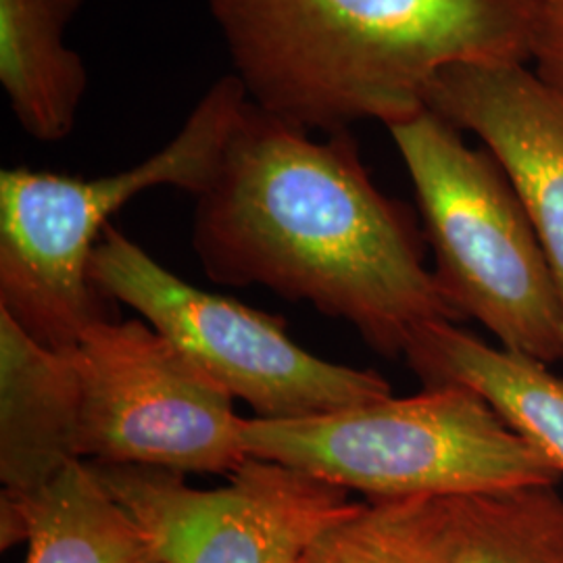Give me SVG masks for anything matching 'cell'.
<instances>
[{
  "instance_id": "obj_1",
  "label": "cell",
  "mask_w": 563,
  "mask_h": 563,
  "mask_svg": "<svg viewBox=\"0 0 563 563\" xmlns=\"http://www.w3.org/2000/svg\"><path fill=\"white\" fill-rule=\"evenodd\" d=\"M192 246L211 280L309 302L390 360L423 325L462 322L349 130L313 141L253 102L197 195Z\"/></svg>"
},
{
  "instance_id": "obj_2",
  "label": "cell",
  "mask_w": 563,
  "mask_h": 563,
  "mask_svg": "<svg viewBox=\"0 0 563 563\" xmlns=\"http://www.w3.org/2000/svg\"><path fill=\"white\" fill-rule=\"evenodd\" d=\"M249 101L301 130L428 111L444 69L532 60L539 0H207Z\"/></svg>"
},
{
  "instance_id": "obj_3",
  "label": "cell",
  "mask_w": 563,
  "mask_h": 563,
  "mask_svg": "<svg viewBox=\"0 0 563 563\" xmlns=\"http://www.w3.org/2000/svg\"><path fill=\"white\" fill-rule=\"evenodd\" d=\"M249 95L234 74L213 81L178 134L144 162L102 178L30 167L0 172V311L51 351L74 346L107 318L90 280L109 220L153 188L199 195L222 159Z\"/></svg>"
},
{
  "instance_id": "obj_4",
  "label": "cell",
  "mask_w": 563,
  "mask_h": 563,
  "mask_svg": "<svg viewBox=\"0 0 563 563\" xmlns=\"http://www.w3.org/2000/svg\"><path fill=\"white\" fill-rule=\"evenodd\" d=\"M249 457L295 467L367 501L555 486L562 474L474 390L444 384L299 420H244Z\"/></svg>"
},
{
  "instance_id": "obj_5",
  "label": "cell",
  "mask_w": 563,
  "mask_h": 563,
  "mask_svg": "<svg viewBox=\"0 0 563 563\" xmlns=\"http://www.w3.org/2000/svg\"><path fill=\"white\" fill-rule=\"evenodd\" d=\"M422 213L434 278L501 349L563 362V301L534 225L490 153L432 111L388 128Z\"/></svg>"
},
{
  "instance_id": "obj_6",
  "label": "cell",
  "mask_w": 563,
  "mask_h": 563,
  "mask_svg": "<svg viewBox=\"0 0 563 563\" xmlns=\"http://www.w3.org/2000/svg\"><path fill=\"white\" fill-rule=\"evenodd\" d=\"M90 280L102 297L139 311L262 420H299L393 397L380 374L320 360L286 334L280 318L181 280L115 225L95 249Z\"/></svg>"
},
{
  "instance_id": "obj_7",
  "label": "cell",
  "mask_w": 563,
  "mask_h": 563,
  "mask_svg": "<svg viewBox=\"0 0 563 563\" xmlns=\"http://www.w3.org/2000/svg\"><path fill=\"white\" fill-rule=\"evenodd\" d=\"M65 351L81 462L232 476L249 460L234 399L153 325L102 318Z\"/></svg>"
},
{
  "instance_id": "obj_8",
  "label": "cell",
  "mask_w": 563,
  "mask_h": 563,
  "mask_svg": "<svg viewBox=\"0 0 563 563\" xmlns=\"http://www.w3.org/2000/svg\"><path fill=\"white\" fill-rule=\"evenodd\" d=\"M92 465L162 563H297L357 505L346 488L255 457L213 490L162 467Z\"/></svg>"
},
{
  "instance_id": "obj_9",
  "label": "cell",
  "mask_w": 563,
  "mask_h": 563,
  "mask_svg": "<svg viewBox=\"0 0 563 563\" xmlns=\"http://www.w3.org/2000/svg\"><path fill=\"white\" fill-rule=\"evenodd\" d=\"M428 111L474 132L514 186L543 244L563 301V99L526 65L444 69Z\"/></svg>"
},
{
  "instance_id": "obj_10",
  "label": "cell",
  "mask_w": 563,
  "mask_h": 563,
  "mask_svg": "<svg viewBox=\"0 0 563 563\" xmlns=\"http://www.w3.org/2000/svg\"><path fill=\"white\" fill-rule=\"evenodd\" d=\"M76 376L67 351H51L0 311V481L27 493L78 455Z\"/></svg>"
},
{
  "instance_id": "obj_11",
  "label": "cell",
  "mask_w": 563,
  "mask_h": 563,
  "mask_svg": "<svg viewBox=\"0 0 563 563\" xmlns=\"http://www.w3.org/2000/svg\"><path fill=\"white\" fill-rule=\"evenodd\" d=\"M27 543L25 563H146L141 526L90 462L65 465L27 493L2 490L0 549Z\"/></svg>"
},
{
  "instance_id": "obj_12",
  "label": "cell",
  "mask_w": 563,
  "mask_h": 563,
  "mask_svg": "<svg viewBox=\"0 0 563 563\" xmlns=\"http://www.w3.org/2000/svg\"><path fill=\"white\" fill-rule=\"evenodd\" d=\"M405 360L426 388L474 390L563 476V378L547 363L490 346L457 323L423 325Z\"/></svg>"
},
{
  "instance_id": "obj_13",
  "label": "cell",
  "mask_w": 563,
  "mask_h": 563,
  "mask_svg": "<svg viewBox=\"0 0 563 563\" xmlns=\"http://www.w3.org/2000/svg\"><path fill=\"white\" fill-rule=\"evenodd\" d=\"M84 0H0V86L34 141H65L80 115L88 69L65 42Z\"/></svg>"
},
{
  "instance_id": "obj_14",
  "label": "cell",
  "mask_w": 563,
  "mask_h": 563,
  "mask_svg": "<svg viewBox=\"0 0 563 563\" xmlns=\"http://www.w3.org/2000/svg\"><path fill=\"white\" fill-rule=\"evenodd\" d=\"M446 563H563V497L520 486L451 497Z\"/></svg>"
},
{
  "instance_id": "obj_15",
  "label": "cell",
  "mask_w": 563,
  "mask_h": 563,
  "mask_svg": "<svg viewBox=\"0 0 563 563\" xmlns=\"http://www.w3.org/2000/svg\"><path fill=\"white\" fill-rule=\"evenodd\" d=\"M449 499L365 501L322 530L297 563H446Z\"/></svg>"
},
{
  "instance_id": "obj_16",
  "label": "cell",
  "mask_w": 563,
  "mask_h": 563,
  "mask_svg": "<svg viewBox=\"0 0 563 563\" xmlns=\"http://www.w3.org/2000/svg\"><path fill=\"white\" fill-rule=\"evenodd\" d=\"M532 63L537 76L563 99V0H539Z\"/></svg>"
},
{
  "instance_id": "obj_17",
  "label": "cell",
  "mask_w": 563,
  "mask_h": 563,
  "mask_svg": "<svg viewBox=\"0 0 563 563\" xmlns=\"http://www.w3.org/2000/svg\"><path fill=\"white\" fill-rule=\"evenodd\" d=\"M146 563H162L159 562V560H155V558H151V560H148V562Z\"/></svg>"
}]
</instances>
